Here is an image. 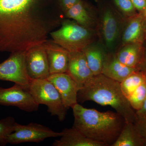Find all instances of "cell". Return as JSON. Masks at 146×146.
Returning <instances> with one entry per match:
<instances>
[{
	"instance_id": "4",
	"label": "cell",
	"mask_w": 146,
	"mask_h": 146,
	"mask_svg": "<svg viewBox=\"0 0 146 146\" xmlns=\"http://www.w3.org/2000/svg\"><path fill=\"white\" fill-rule=\"evenodd\" d=\"M94 31L74 21L64 20L60 28L53 31L50 35L52 41L69 52L82 51L93 42Z\"/></svg>"
},
{
	"instance_id": "17",
	"label": "cell",
	"mask_w": 146,
	"mask_h": 146,
	"mask_svg": "<svg viewBox=\"0 0 146 146\" xmlns=\"http://www.w3.org/2000/svg\"><path fill=\"white\" fill-rule=\"evenodd\" d=\"M58 140H55L53 146H106L104 144L91 140L75 128H65Z\"/></svg>"
},
{
	"instance_id": "22",
	"label": "cell",
	"mask_w": 146,
	"mask_h": 146,
	"mask_svg": "<svg viewBox=\"0 0 146 146\" xmlns=\"http://www.w3.org/2000/svg\"><path fill=\"white\" fill-rule=\"evenodd\" d=\"M15 119L12 117H7L0 120V146L8 144L9 135L14 131Z\"/></svg>"
},
{
	"instance_id": "7",
	"label": "cell",
	"mask_w": 146,
	"mask_h": 146,
	"mask_svg": "<svg viewBox=\"0 0 146 146\" xmlns=\"http://www.w3.org/2000/svg\"><path fill=\"white\" fill-rule=\"evenodd\" d=\"M62 135V131L56 132L37 123H31L25 125L16 122L14 131L9 136L7 142L11 145L38 143L47 138L60 137Z\"/></svg>"
},
{
	"instance_id": "13",
	"label": "cell",
	"mask_w": 146,
	"mask_h": 146,
	"mask_svg": "<svg viewBox=\"0 0 146 146\" xmlns=\"http://www.w3.org/2000/svg\"><path fill=\"white\" fill-rule=\"evenodd\" d=\"M68 73L81 89L94 76L82 51L69 52Z\"/></svg>"
},
{
	"instance_id": "6",
	"label": "cell",
	"mask_w": 146,
	"mask_h": 146,
	"mask_svg": "<svg viewBox=\"0 0 146 146\" xmlns=\"http://www.w3.org/2000/svg\"><path fill=\"white\" fill-rule=\"evenodd\" d=\"M123 27L121 18L112 9L106 7L102 11L100 19L99 33L108 53H113L116 48Z\"/></svg>"
},
{
	"instance_id": "9",
	"label": "cell",
	"mask_w": 146,
	"mask_h": 146,
	"mask_svg": "<svg viewBox=\"0 0 146 146\" xmlns=\"http://www.w3.org/2000/svg\"><path fill=\"white\" fill-rule=\"evenodd\" d=\"M0 105L15 106L28 112L37 111L39 106L34 100L29 88L17 84L10 88L0 86Z\"/></svg>"
},
{
	"instance_id": "21",
	"label": "cell",
	"mask_w": 146,
	"mask_h": 146,
	"mask_svg": "<svg viewBox=\"0 0 146 146\" xmlns=\"http://www.w3.org/2000/svg\"><path fill=\"white\" fill-rule=\"evenodd\" d=\"M146 81V71L138 70L133 72L120 82L121 89L126 98H127Z\"/></svg>"
},
{
	"instance_id": "29",
	"label": "cell",
	"mask_w": 146,
	"mask_h": 146,
	"mask_svg": "<svg viewBox=\"0 0 146 146\" xmlns=\"http://www.w3.org/2000/svg\"><path fill=\"white\" fill-rule=\"evenodd\" d=\"M142 70L146 71V55L145 54V60L144 61L143 65L142 67Z\"/></svg>"
},
{
	"instance_id": "20",
	"label": "cell",
	"mask_w": 146,
	"mask_h": 146,
	"mask_svg": "<svg viewBox=\"0 0 146 146\" xmlns=\"http://www.w3.org/2000/svg\"><path fill=\"white\" fill-rule=\"evenodd\" d=\"M145 141L135 123L126 122L119 137L112 146H144Z\"/></svg>"
},
{
	"instance_id": "25",
	"label": "cell",
	"mask_w": 146,
	"mask_h": 146,
	"mask_svg": "<svg viewBox=\"0 0 146 146\" xmlns=\"http://www.w3.org/2000/svg\"><path fill=\"white\" fill-rule=\"evenodd\" d=\"M135 124L139 133L143 138L146 146V119L138 120Z\"/></svg>"
},
{
	"instance_id": "5",
	"label": "cell",
	"mask_w": 146,
	"mask_h": 146,
	"mask_svg": "<svg viewBox=\"0 0 146 146\" xmlns=\"http://www.w3.org/2000/svg\"><path fill=\"white\" fill-rule=\"evenodd\" d=\"M29 91L38 105L44 104L52 116H56L60 121L65 119L68 109L54 85L47 79L32 80Z\"/></svg>"
},
{
	"instance_id": "15",
	"label": "cell",
	"mask_w": 146,
	"mask_h": 146,
	"mask_svg": "<svg viewBox=\"0 0 146 146\" xmlns=\"http://www.w3.org/2000/svg\"><path fill=\"white\" fill-rule=\"evenodd\" d=\"M115 54L118 60L125 65L142 70L145 57L143 44L134 43L124 45Z\"/></svg>"
},
{
	"instance_id": "30",
	"label": "cell",
	"mask_w": 146,
	"mask_h": 146,
	"mask_svg": "<svg viewBox=\"0 0 146 146\" xmlns=\"http://www.w3.org/2000/svg\"><path fill=\"white\" fill-rule=\"evenodd\" d=\"M143 13L144 15H145V18H146V8Z\"/></svg>"
},
{
	"instance_id": "14",
	"label": "cell",
	"mask_w": 146,
	"mask_h": 146,
	"mask_svg": "<svg viewBox=\"0 0 146 146\" xmlns=\"http://www.w3.org/2000/svg\"><path fill=\"white\" fill-rule=\"evenodd\" d=\"M44 44L46 51L50 74L67 73L69 52L52 40L48 39Z\"/></svg>"
},
{
	"instance_id": "16",
	"label": "cell",
	"mask_w": 146,
	"mask_h": 146,
	"mask_svg": "<svg viewBox=\"0 0 146 146\" xmlns=\"http://www.w3.org/2000/svg\"><path fill=\"white\" fill-rule=\"evenodd\" d=\"M138 69L130 68L120 62L114 53H108L105 59L102 74L109 78L121 82Z\"/></svg>"
},
{
	"instance_id": "27",
	"label": "cell",
	"mask_w": 146,
	"mask_h": 146,
	"mask_svg": "<svg viewBox=\"0 0 146 146\" xmlns=\"http://www.w3.org/2000/svg\"><path fill=\"white\" fill-rule=\"evenodd\" d=\"M138 13H143L146 8V0H130Z\"/></svg>"
},
{
	"instance_id": "3",
	"label": "cell",
	"mask_w": 146,
	"mask_h": 146,
	"mask_svg": "<svg viewBox=\"0 0 146 146\" xmlns=\"http://www.w3.org/2000/svg\"><path fill=\"white\" fill-rule=\"evenodd\" d=\"M78 103L91 101L100 105L111 106L124 118L126 122L135 123L136 111L123 94L120 82L102 74L94 75L78 93Z\"/></svg>"
},
{
	"instance_id": "26",
	"label": "cell",
	"mask_w": 146,
	"mask_h": 146,
	"mask_svg": "<svg viewBox=\"0 0 146 146\" xmlns=\"http://www.w3.org/2000/svg\"><path fill=\"white\" fill-rule=\"evenodd\" d=\"M80 1V0H60V7L64 13Z\"/></svg>"
},
{
	"instance_id": "1",
	"label": "cell",
	"mask_w": 146,
	"mask_h": 146,
	"mask_svg": "<svg viewBox=\"0 0 146 146\" xmlns=\"http://www.w3.org/2000/svg\"><path fill=\"white\" fill-rule=\"evenodd\" d=\"M39 0H0V52L27 51L43 44L60 24L58 13Z\"/></svg>"
},
{
	"instance_id": "10",
	"label": "cell",
	"mask_w": 146,
	"mask_h": 146,
	"mask_svg": "<svg viewBox=\"0 0 146 146\" xmlns=\"http://www.w3.org/2000/svg\"><path fill=\"white\" fill-rule=\"evenodd\" d=\"M25 63L28 74L32 80L47 79L50 75L44 44L27 51Z\"/></svg>"
},
{
	"instance_id": "11",
	"label": "cell",
	"mask_w": 146,
	"mask_h": 146,
	"mask_svg": "<svg viewBox=\"0 0 146 146\" xmlns=\"http://www.w3.org/2000/svg\"><path fill=\"white\" fill-rule=\"evenodd\" d=\"M47 79L57 89L67 109L72 108L75 105L78 103L77 96L80 88L68 73L52 74Z\"/></svg>"
},
{
	"instance_id": "12",
	"label": "cell",
	"mask_w": 146,
	"mask_h": 146,
	"mask_svg": "<svg viewBox=\"0 0 146 146\" xmlns=\"http://www.w3.org/2000/svg\"><path fill=\"white\" fill-rule=\"evenodd\" d=\"M126 20L121 34L122 46L134 43L143 44L146 39V18L143 13H138Z\"/></svg>"
},
{
	"instance_id": "2",
	"label": "cell",
	"mask_w": 146,
	"mask_h": 146,
	"mask_svg": "<svg viewBox=\"0 0 146 146\" xmlns=\"http://www.w3.org/2000/svg\"><path fill=\"white\" fill-rule=\"evenodd\" d=\"M73 127L91 140L112 146L119 137L126 121L119 113L102 112L84 107L79 104L72 108Z\"/></svg>"
},
{
	"instance_id": "19",
	"label": "cell",
	"mask_w": 146,
	"mask_h": 146,
	"mask_svg": "<svg viewBox=\"0 0 146 146\" xmlns=\"http://www.w3.org/2000/svg\"><path fill=\"white\" fill-rule=\"evenodd\" d=\"M64 14L67 18L85 27L92 29L96 22L94 14L81 0L65 11Z\"/></svg>"
},
{
	"instance_id": "28",
	"label": "cell",
	"mask_w": 146,
	"mask_h": 146,
	"mask_svg": "<svg viewBox=\"0 0 146 146\" xmlns=\"http://www.w3.org/2000/svg\"><path fill=\"white\" fill-rule=\"evenodd\" d=\"M136 113L137 121L146 119V96L143 106L141 109L136 111Z\"/></svg>"
},
{
	"instance_id": "8",
	"label": "cell",
	"mask_w": 146,
	"mask_h": 146,
	"mask_svg": "<svg viewBox=\"0 0 146 146\" xmlns=\"http://www.w3.org/2000/svg\"><path fill=\"white\" fill-rule=\"evenodd\" d=\"M26 51L11 53L8 58L0 63V80L11 82L29 88L32 79L27 72Z\"/></svg>"
},
{
	"instance_id": "18",
	"label": "cell",
	"mask_w": 146,
	"mask_h": 146,
	"mask_svg": "<svg viewBox=\"0 0 146 146\" xmlns=\"http://www.w3.org/2000/svg\"><path fill=\"white\" fill-rule=\"evenodd\" d=\"M82 51L94 75L101 74L105 59L108 53L105 47L93 42Z\"/></svg>"
},
{
	"instance_id": "23",
	"label": "cell",
	"mask_w": 146,
	"mask_h": 146,
	"mask_svg": "<svg viewBox=\"0 0 146 146\" xmlns=\"http://www.w3.org/2000/svg\"><path fill=\"white\" fill-rule=\"evenodd\" d=\"M146 96V81L141 84L127 98L131 107L135 111L139 110L143 104Z\"/></svg>"
},
{
	"instance_id": "24",
	"label": "cell",
	"mask_w": 146,
	"mask_h": 146,
	"mask_svg": "<svg viewBox=\"0 0 146 146\" xmlns=\"http://www.w3.org/2000/svg\"><path fill=\"white\" fill-rule=\"evenodd\" d=\"M112 1L118 10L126 18H131L138 13L130 0H112Z\"/></svg>"
}]
</instances>
